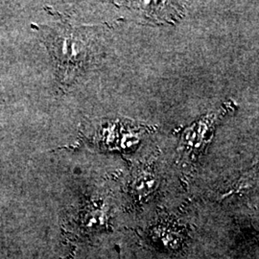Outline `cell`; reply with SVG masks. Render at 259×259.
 I'll list each match as a JSON object with an SVG mask.
<instances>
[{
    "instance_id": "6da1fadb",
    "label": "cell",
    "mask_w": 259,
    "mask_h": 259,
    "mask_svg": "<svg viewBox=\"0 0 259 259\" xmlns=\"http://www.w3.org/2000/svg\"><path fill=\"white\" fill-rule=\"evenodd\" d=\"M37 32L55 62L58 76L63 83H71L90 62L91 44L83 29L56 23L37 25Z\"/></svg>"
},
{
    "instance_id": "7a4b0ae2",
    "label": "cell",
    "mask_w": 259,
    "mask_h": 259,
    "mask_svg": "<svg viewBox=\"0 0 259 259\" xmlns=\"http://www.w3.org/2000/svg\"><path fill=\"white\" fill-rule=\"evenodd\" d=\"M143 236L154 249L171 255L183 253L190 240L186 227L171 218H159Z\"/></svg>"
},
{
    "instance_id": "3957f363",
    "label": "cell",
    "mask_w": 259,
    "mask_h": 259,
    "mask_svg": "<svg viewBox=\"0 0 259 259\" xmlns=\"http://www.w3.org/2000/svg\"><path fill=\"white\" fill-rule=\"evenodd\" d=\"M75 223V232L83 237L110 232L112 230L111 213L103 202L87 204L79 213Z\"/></svg>"
},
{
    "instance_id": "277c9868",
    "label": "cell",
    "mask_w": 259,
    "mask_h": 259,
    "mask_svg": "<svg viewBox=\"0 0 259 259\" xmlns=\"http://www.w3.org/2000/svg\"><path fill=\"white\" fill-rule=\"evenodd\" d=\"M158 185L157 177L150 171H142L134 178L130 193L137 203H143L154 194Z\"/></svg>"
},
{
    "instance_id": "5b68a950",
    "label": "cell",
    "mask_w": 259,
    "mask_h": 259,
    "mask_svg": "<svg viewBox=\"0 0 259 259\" xmlns=\"http://www.w3.org/2000/svg\"><path fill=\"white\" fill-rule=\"evenodd\" d=\"M65 259H73V256H72V255H69L68 257H66Z\"/></svg>"
}]
</instances>
